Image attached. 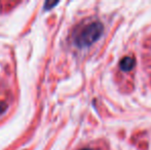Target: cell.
Returning a JSON list of instances; mask_svg holds the SVG:
<instances>
[{
	"instance_id": "7a4b0ae2",
	"label": "cell",
	"mask_w": 151,
	"mask_h": 150,
	"mask_svg": "<svg viewBox=\"0 0 151 150\" xmlns=\"http://www.w3.org/2000/svg\"><path fill=\"white\" fill-rule=\"evenodd\" d=\"M136 65V60L133 57H124V58L121 59L119 62V68L122 71H129L135 67Z\"/></svg>"
},
{
	"instance_id": "6da1fadb",
	"label": "cell",
	"mask_w": 151,
	"mask_h": 150,
	"mask_svg": "<svg viewBox=\"0 0 151 150\" xmlns=\"http://www.w3.org/2000/svg\"><path fill=\"white\" fill-rule=\"evenodd\" d=\"M104 31V26L99 22H93L86 25V27L79 31L75 37V43L79 47L90 46L93 42H96L102 36Z\"/></svg>"
}]
</instances>
